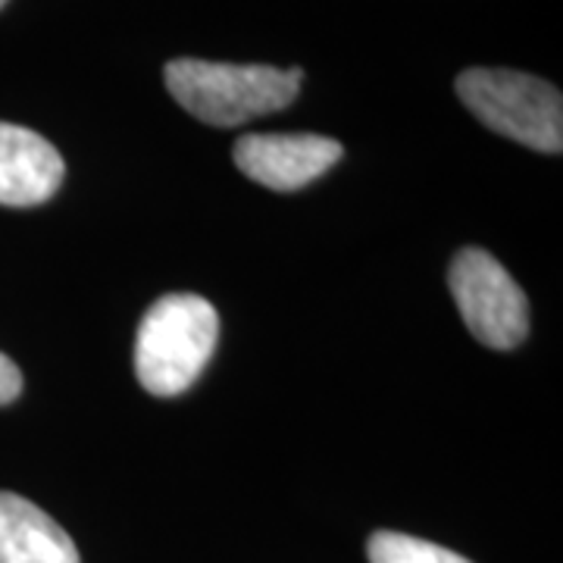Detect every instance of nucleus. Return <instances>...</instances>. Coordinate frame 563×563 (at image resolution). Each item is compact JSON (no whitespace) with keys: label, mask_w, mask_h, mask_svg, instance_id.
Masks as SVG:
<instances>
[{"label":"nucleus","mask_w":563,"mask_h":563,"mask_svg":"<svg viewBox=\"0 0 563 563\" xmlns=\"http://www.w3.org/2000/svg\"><path fill=\"white\" fill-rule=\"evenodd\" d=\"M0 563H79V551L38 504L0 492Z\"/></svg>","instance_id":"obj_7"},{"label":"nucleus","mask_w":563,"mask_h":563,"mask_svg":"<svg viewBox=\"0 0 563 563\" xmlns=\"http://www.w3.org/2000/svg\"><path fill=\"white\" fill-rule=\"evenodd\" d=\"M3 7H7V0H0V10H3Z\"/></svg>","instance_id":"obj_10"},{"label":"nucleus","mask_w":563,"mask_h":563,"mask_svg":"<svg viewBox=\"0 0 563 563\" xmlns=\"http://www.w3.org/2000/svg\"><path fill=\"white\" fill-rule=\"evenodd\" d=\"M454 88L492 132L542 154L563 151V98L551 81L514 69H466Z\"/></svg>","instance_id":"obj_3"},{"label":"nucleus","mask_w":563,"mask_h":563,"mask_svg":"<svg viewBox=\"0 0 563 563\" xmlns=\"http://www.w3.org/2000/svg\"><path fill=\"white\" fill-rule=\"evenodd\" d=\"M166 88L195 120L232 129L244 122L285 110L301 91L303 73L276 66H235L179 57L163 69Z\"/></svg>","instance_id":"obj_1"},{"label":"nucleus","mask_w":563,"mask_h":563,"mask_svg":"<svg viewBox=\"0 0 563 563\" xmlns=\"http://www.w3.org/2000/svg\"><path fill=\"white\" fill-rule=\"evenodd\" d=\"M448 288L476 342L514 351L529 335V301L510 273L483 247H463L451 263Z\"/></svg>","instance_id":"obj_4"},{"label":"nucleus","mask_w":563,"mask_h":563,"mask_svg":"<svg viewBox=\"0 0 563 563\" xmlns=\"http://www.w3.org/2000/svg\"><path fill=\"white\" fill-rule=\"evenodd\" d=\"M342 144L325 135H279V132H254L242 135L232 147L235 166L247 179L266 185L273 191H298L320 179L329 166L342 161Z\"/></svg>","instance_id":"obj_5"},{"label":"nucleus","mask_w":563,"mask_h":563,"mask_svg":"<svg viewBox=\"0 0 563 563\" xmlns=\"http://www.w3.org/2000/svg\"><path fill=\"white\" fill-rule=\"evenodd\" d=\"M369 563H473L442 544L413 539L404 532H376L366 544Z\"/></svg>","instance_id":"obj_8"},{"label":"nucleus","mask_w":563,"mask_h":563,"mask_svg":"<svg viewBox=\"0 0 563 563\" xmlns=\"http://www.w3.org/2000/svg\"><path fill=\"white\" fill-rule=\"evenodd\" d=\"M66 166L60 151L38 132L0 122V203L38 207L63 185Z\"/></svg>","instance_id":"obj_6"},{"label":"nucleus","mask_w":563,"mask_h":563,"mask_svg":"<svg viewBox=\"0 0 563 563\" xmlns=\"http://www.w3.org/2000/svg\"><path fill=\"white\" fill-rule=\"evenodd\" d=\"M22 391V373L16 363L10 361L7 354H0V407L10 401H16Z\"/></svg>","instance_id":"obj_9"},{"label":"nucleus","mask_w":563,"mask_h":563,"mask_svg":"<svg viewBox=\"0 0 563 563\" xmlns=\"http://www.w3.org/2000/svg\"><path fill=\"white\" fill-rule=\"evenodd\" d=\"M220 339L213 303L198 295H166L147 307L135 335V373L144 391L176 398L201 376Z\"/></svg>","instance_id":"obj_2"}]
</instances>
